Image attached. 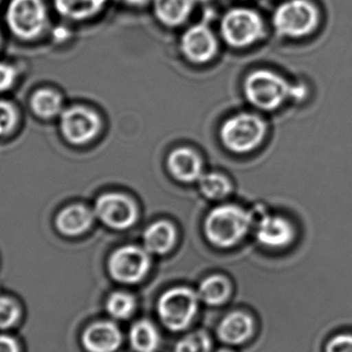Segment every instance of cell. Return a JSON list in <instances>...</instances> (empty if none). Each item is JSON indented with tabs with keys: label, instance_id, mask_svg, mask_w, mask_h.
Instances as JSON below:
<instances>
[{
	"label": "cell",
	"instance_id": "6da1fadb",
	"mask_svg": "<svg viewBox=\"0 0 352 352\" xmlns=\"http://www.w3.org/2000/svg\"><path fill=\"white\" fill-rule=\"evenodd\" d=\"M320 19V8L312 0H287L274 10L272 25L279 36L300 39L316 32Z\"/></svg>",
	"mask_w": 352,
	"mask_h": 352
},
{
	"label": "cell",
	"instance_id": "7a4b0ae2",
	"mask_svg": "<svg viewBox=\"0 0 352 352\" xmlns=\"http://www.w3.org/2000/svg\"><path fill=\"white\" fill-rule=\"evenodd\" d=\"M252 217L235 205L213 209L205 219V235L213 245L227 248L235 245L248 233Z\"/></svg>",
	"mask_w": 352,
	"mask_h": 352
},
{
	"label": "cell",
	"instance_id": "3957f363",
	"mask_svg": "<svg viewBox=\"0 0 352 352\" xmlns=\"http://www.w3.org/2000/svg\"><path fill=\"white\" fill-rule=\"evenodd\" d=\"M246 97L254 107L265 111H273L295 95L302 94V88H295L280 74L270 70L252 72L244 82Z\"/></svg>",
	"mask_w": 352,
	"mask_h": 352
},
{
	"label": "cell",
	"instance_id": "277c9868",
	"mask_svg": "<svg viewBox=\"0 0 352 352\" xmlns=\"http://www.w3.org/2000/svg\"><path fill=\"white\" fill-rule=\"evenodd\" d=\"M219 31L228 45L234 49H245L266 36V25L256 10L234 8L221 16Z\"/></svg>",
	"mask_w": 352,
	"mask_h": 352
},
{
	"label": "cell",
	"instance_id": "5b68a950",
	"mask_svg": "<svg viewBox=\"0 0 352 352\" xmlns=\"http://www.w3.org/2000/svg\"><path fill=\"white\" fill-rule=\"evenodd\" d=\"M47 8L43 0H10L6 20L12 34L23 41H32L45 30Z\"/></svg>",
	"mask_w": 352,
	"mask_h": 352
},
{
	"label": "cell",
	"instance_id": "8992f818",
	"mask_svg": "<svg viewBox=\"0 0 352 352\" xmlns=\"http://www.w3.org/2000/svg\"><path fill=\"white\" fill-rule=\"evenodd\" d=\"M199 296L188 287H175L159 300L160 320L169 330H184L190 326L198 310Z\"/></svg>",
	"mask_w": 352,
	"mask_h": 352
},
{
	"label": "cell",
	"instance_id": "52a82bcc",
	"mask_svg": "<svg viewBox=\"0 0 352 352\" xmlns=\"http://www.w3.org/2000/svg\"><path fill=\"white\" fill-rule=\"evenodd\" d=\"M266 135V124L258 116L241 113L225 122L221 138L232 152L248 153L256 148Z\"/></svg>",
	"mask_w": 352,
	"mask_h": 352
},
{
	"label": "cell",
	"instance_id": "ba28073f",
	"mask_svg": "<svg viewBox=\"0 0 352 352\" xmlns=\"http://www.w3.org/2000/svg\"><path fill=\"white\" fill-rule=\"evenodd\" d=\"M58 121L62 138L72 146L89 144L100 131V118L93 109L82 105L65 107Z\"/></svg>",
	"mask_w": 352,
	"mask_h": 352
},
{
	"label": "cell",
	"instance_id": "9c48e42d",
	"mask_svg": "<svg viewBox=\"0 0 352 352\" xmlns=\"http://www.w3.org/2000/svg\"><path fill=\"white\" fill-rule=\"evenodd\" d=\"M151 268L148 250L138 246H124L116 250L109 261L111 277L121 283H140Z\"/></svg>",
	"mask_w": 352,
	"mask_h": 352
},
{
	"label": "cell",
	"instance_id": "30bf717a",
	"mask_svg": "<svg viewBox=\"0 0 352 352\" xmlns=\"http://www.w3.org/2000/svg\"><path fill=\"white\" fill-rule=\"evenodd\" d=\"M93 210L97 219L116 230L127 229L138 219L135 203L119 192L101 195L97 199Z\"/></svg>",
	"mask_w": 352,
	"mask_h": 352
},
{
	"label": "cell",
	"instance_id": "8fae6325",
	"mask_svg": "<svg viewBox=\"0 0 352 352\" xmlns=\"http://www.w3.org/2000/svg\"><path fill=\"white\" fill-rule=\"evenodd\" d=\"M180 50L184 57L196 64L211 61L219 51V41L212 29L205 23L186 28L180 37Z\"/></svg>",
	"mask_w": 352,
	"mask_h": 352
},
{
	"label": "cell",
	"instance_id": "7c38bea8",
	"mask_svg": "<svg viewBox=\"0 0 352 352\" xmlns=\"http://www.w3.org/2000/svg\"><path fill=\"white\" fill-rule=\"evenodd\" d=\"M95 217L94 210L86 205H66L55 215L54 226L64 237H78L92 227Z\"/></svg>",
	"mask_w": 352,
	"mask_h": 352
},
{
	"label": "cell",
	"instance_id": "4fadbf2b",
	"mask_svg": "<svg viewBox=\"0 0 352 352\" xmlns=\"http://www.w3.org/2000/svg\"><path fill=\"white\" fill-rule=\"evenodd\" d=\"M82 343L88 352H116L122 343V333L113 322H95L82 333Z\"/></svg>",
	"mask_w": 352,
	"mask_h": 352
},
{
	"label": "cell",
	"instance_id": "5bb4252c",
	"mask_svg": "<svg viewBox=\"0 0 352 352\" xmlns=\"http://www.w3.org/2000/svg\"><path fill=\"white\" fill-rule=\"evenodd\" d=\"M256 238L268 248H283L295 238V229L289 219L279 215H266L261 219Z\"/></svg>",
	"mask_w": 352,
	"mask_h": 352
},
{
	"label": "cell",
	"instance_id": "9a60e30c",
	"mask_svg": "<svg viewBox=\"0 0 352 352\" xmlns=\"http://www.w3.org/2000/svg\"><path fill=\"white\" fill-rule=\"evenodd\" d=\"M29 107L37 119L53 121L59 119L65 109L64 97L53 88H39L29 98Z\"/></svg>",
	"mask_w": 352,
	"mask_h": 352
},
{
	"label": "cell",
	"instance_id": "2e32d148",
	"mask_svg": "<svg viewBox=\"0 0 352 352\" xmlns=\"http://www.w3.org/2000/svg\"><path fill=\"white\" fill-rule=\"evenodd\" d=\"M168 169L176 179L182 182H192L202 176V161L190 148H182L173 151L168 157Z\"/></svg>",
	"mask_w": 352,
	"mask_h": 352
},
{
	"label": "cell",
	"instance_id": "e0dca14e",
	"mask_svg": "<svg viewBox=\"0 0 352 352\" xmlns=\"http://www.w3.org/2000/svg\"><path fill=\"white\" fill-rule=\"evenodd\" d=\"M155 16L163 26H182L194 10L195 0H153Z\"/></svg>",
	"mask_w": 352,
	"mask_h": 352
},
{
	"label": "cell",
	"instance_id": "ac0fdd59",
	"mask_svg": "<svg viewBox=\"0 0 352 352\" xmlns=\"http://www.w3.org/2000/svg\"><path fill=\"white\" fill-rule=\"evenodd\" d=\"M254 331V322L248 314L233 312L223 318L219 327V336L228 344L237 345L245 342Z\"/></svg>",
	"mask_w": 352,
	"mask_h": 352
},
{
	"label": "cell",
	"instance_id": "d6986e66",
	"mask_svg": "<svg viewBox=\"0 0 352 352\" xmlns=\"http://www.w3.org/2000/svg\"><path fill=\"white\" fill-rule=\"evenodd\" d=\"M175 241V228L168 221H157L144 232V246L153 254H166L173 248Z\"/></svg>",
	"mask_w": 352,
	"mask_h": 352
},
{
	"label": "cell",
	"instance_id": "ffe728a7",
	"mask_svg": "<svg viewBox=\"0 0 352 352\" xmlns=\"http://www.w3.org/2000/svg\"><path fill=\"white\" fill-rule=\"evenodd\" d=\"M111 0H55L56 10L61 16L74 21L94 18Z\"/></svg>",
	"mask_w": 352,
	"mask_h": 352
},
{
	"label": "cell",
	"instance_id": "44dd1931",
	"mask_svg": "<svg viewBox=\"0 0 352 352\" xmlns=\"http://www.w3.org/2000/svg\"><path fill=\"white\" fill-rule=\"evenodd\" d=\"M130 343L138 352H155L160 345V335L152 322L140 320L130 331Z\"/></svg>",
	"mask_w": 352,
	"mask_h": 352
},
{
	"label": "cell",
	"instance_id": "7402d4cb",
	"mask_svg": "<svg viewBox=\"0 0 352 352\" xmlns=\"http://www.w3.org/2000/svg\"><path fill=\"white\" fill-rule=\"evenodd\" d=\"M231 293L229 281L221 275H212L201 283L199 287V299L208 305H221L227 301Z\"/></svg>",
	"mask_w": 352,
	"mask_h": 352
},
{
	"label": "cell",
	"instance_id": "603a6c76",
	"mask_svg": "<svg viewBox=\"0 0 352 352\" xmlns=\"http://www.w3.org/2000/svg\"><path fill=\"white\" fill-rule=\"evenodd\" d=\"M22 113L10 99L0 97V140L12 138L20 129Z\"/></svg>",
	"mask_w": 352,
	"mask_h": 352
},
{
	"label": "cell",
	"instance_id": "cb8c5ba5",
	"mask_svg": "<svg viewBox=\"0 0 352 352\" xmlns=\"http://www.w3.org/2000/svg\"><path fill=\"white\" fill-rule=\"evenodd\" d=\"M22 316L20 302L12 296L0 293V332H8L18 326Z\"/></svg>",
	"mask_w": 352,
	"mask_h": 352
},
{
	"label": "cell",
	"instance_id": "d4e9b609",
	"mask_svg": "<svg viewBox=\"0 0 352 352\" xmlns=\"http://www.w3.org/2000/svg\"><path fill=\"white\" fill-rule=\"evenodd\" d=\"M201 192L207 198L219 200L225 198L231 192V184L226 176L219 173H209L199 178Z\"/></svg>",
	"mask_w": 352,
	"mask_h": 352
},
{
	"label": "cell",
	"instance_id": "484cf974",
	"mask_svg": "<svg viewBox=\"0 0 352 352\" xmlns=\"http://www.w3.org/2000/svg\"><path fill=\"white\" fill-rule=\"evenodd\" d=\"M107 311L113 318L126 320L130 318L136 308L135 298L130 294L117 292L109 296L107 303Z\"/></svg>",
	"mask_w": 352,
	"mask_h": 352
},
{
	"label": "cell",
	"instance_id": "4316f807",
	"mask_svg": "<svg viewBox=\"0 0 352 352\" xmlns=\"http://www.w3.org/2000/svg\"><path fill=\"white\" fill-rule=\"evenodd\" d=\"M211 340L208 335L197 332L188 335L178 342L175 352H210Z\"/></svg>",
	"mask_w": 352,
	"mask_h": 352
},
{
	"label": "cell",
	"instance_id": "83f0119b",
	"mask_svg": "<svg viewBox=\"0 0 352 352\" xmlns=\"http://www.w3.org/2000/svg\"><path fill=\"white\" fill-rule=\"evenodd\" d=\"M20 78V72L16 66L0 62V95L10 92Z\"/></svg>",
	"mask_w": 352,
	"mask_h": 352
},
{
	"label": "cell",
	"instance_id": "f1b7e54d",
	"mask_svg": "<svg viewBox=\"0 0 352 352\" xmlns=\"http://www.w3.org/2000/svg\"><path fill=\"white\" fill-rule=\"evenodd\" d=\"M326 352H352V335L339 334L333 337L326 345Z\"/></svg>",
	"mask_w": 352,
	"mask_h": 352
},
{
	"label": "cell",
	"instance_id": "f546056e",
	"mask_svg": "<svg viewBox=\"0 0 352 352\" xmlns=\"http://www.w3.org/2000/svg\"><path fill=\"white\" fill-rule=\"evenodd\" d=\"M0 352H22V347L16 337L0 332Z\"/></svg>",
	"mask_w": 352,
	"mask_h": 352
},
{
	"label": "cell",
	"instance_id": "4dcf8cb0",
	"mask_svg": "<svg viewBox=\"0 0 352 352\" xmlns=\"http://www.w3.org/2000/svg\"><path fill=\"white\" fill-rule=\"evenodd\" d=\"M117 1L130 6V8H142L144 6H148L153 0H117Z\"/></svg>",
	"mask_w": 352,
	"mask_h": 352
},
{
	"label": "cell",
	"instance_id": "1f68e13d",
	"mask_svg": "<svg viewBox=\"0 0 352 352\" xmlns=\"http://www.w3.org/2000/svg\"><path fill=\"white\" fill-rule=\"evenodd\" d=\"M195 1L207 2V1H211V0H195Z\"/></svg>",
	"mask_w": 352,
	"mask_h": 352
},
{
	"label": "cell",
	"instance_id": "d6a6232c",
	"mask_svg": "<svg viewBox=\"0 0 352 352\" xmlns=\"http://www.w3.org/2000/svg\"><path fill=\"white\" fill-rule=\"evenodd\" d=\"M219 352H232V351H225V349H223V351H219Z\"/></svg>",
	"mask_w": 352,
	"mask_h": 352
},
{
	"label": "cell",
	"instance_id": "836d02e7",
	"mask_svg": "<svg viewBox=\"0 0 352 352\" xmlns=\"http://www.w3.org/2000/svg\"><path fill=\"white\" fill-rule=\"evenodd\" d=\"M0 43H1V34H0Z\"/></svg>",
	"mask_w": 352,
	"mask_h": 352
},
{
	"label": "cell",
	"instance_id": "e575fe53",
	"mask_svg": "<svg viewBox=\"0 0 352 352\" xmlns=\"http://www.w3.org/2000/svg\"><path fill=\"white\" fill-rule=\"evenodd\" d=\"M0 1H1V0H0Z\"/></svg>",
	"mask_w": 352,
	"mask_h": 352
}]
</instances>
